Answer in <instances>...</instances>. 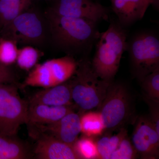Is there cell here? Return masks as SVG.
I'll return each mask as SVG.
<instances>
[{"label":"cell","mask_w":159,"mask_h":159,"mask_svg":"<svg viewBox=\"0 0 159 159\" xmlns=\"http://www.w3.org/2000/svg\"><path fill=\"white\" fill-rule=\"evenodd\" d=\"M52 37L57 45L70 52L90 51L100 33L97 23L86 19L48 13Z\"/></svg>","instance_id":"obj_1"},{"label":"cell","mask_w":159,"mask_h":159,"mask_svg":"<svg viewBox=\"0 0 159 159\" xmlns=\"http://www.w3.org/2000/svg\"><path fill=\"white\" fill-rule=\"evenodd\" d=\"M126 32L119 22H111L99 34L92 68L100 79L111 82L119 70L122 54L127 50Z\"/></svg>","instance_id":"obj_2"},{"label":"cell","mask_w":159,"mask_h":159,"mask_svg":"<svg viewBox=\"0 0 159 159\" xmlns=\"http://www.w3.org/2000/svg\"><path fill=\"white\" fill-rule=\"evenodd\" d=\"M75 77L70 80L72 100L82 111L99 108L105 98L110 82L100 79L91 61L84 58L78 62Z\"/></svg>","instance_id":"obj_3"},{"label":"cell","mask_w":159,"mask_h":159,"mask_svg":"<svg viewBox=\"0 0 159 159\" xmlns=\"http://www.w3.org/2000/svg\"><path fill=\"white\" fill-rule=\"evenodd\" d=\"M131 66L139 81L159 68V39L152 32L144 31L127 43Z\"/></svg>","instance_id":"obj_4"},{"label":"cell","mask_w":159,"mask_h":159,"mask_svg":"<svg viewBox=\"0 0 159 159\" xmlns=\"http://www.w3.org/2000/svg\"><path fill=\"white\" fill-rule=\"evenodd\" d=\"M132 98L124 84L111 81L99 107L105 129L122 128L132 111Z\"/></svg>","instance_id":"obj_5"},{"label":"cell","mask_w":159,"mask_h":159,"mask_svg":"<svg viewBox=\"0 0 159 159\" xmlns=\"http://www.w3.org/2000/svg\"><path fill=\"white\" fill-rule=\"evenodd\" d=\"M29 108L15 84L0 85V133L16 136L20 126L29 122Z\"/></svg>","instance_id":"obj_6"},{"label":"cell","mask_w":159,"mask_h":159,"mask_svg":"<svg viewBox=\"0 0 159 159\" xmlns=\"http://www.w3.org/2000/svg\"><path fill=\"white\" fill-rule=\"evenodd\" d=\"M77 66L78 62L70 55L49 60L33 68L24 85L43 89L59 85L74 76Z\"/></svg>","instance_id":"obj_7"},{"label":"cell","mask_w":159,"mask_h":159,"mask_svg":"<svg viewBox=\"0 0 159 159\" xmlns=\"http://www.w3.org/2000/svg\"><path fill=\"white\" fill-rule=\"evenodd\" d=\"M31 7L6 27L9 30L10 39L16 43L36 45L42 42L44 39L45 27L39 13Z\"/></svg>","instance_id":"obj_8"},{"label":"cell","mask_w":159,"mask_h":159,"mask_svg":"<svg viewBox=\"0 0 159 159\" xmlns=\"http://www.w3.org/2000/svg\"><path fill=\"white\" fill-rule=\"evenodd\" d=\"M50 11L58 15L86 19L97 23L108 18V10L93 0H54Z\"/></svg>","instance_id":"obj_9"},{"label":"cell","mask_w":159,"mask_h":159,"mask_svg":"<svg viewBox=\"0 0 159 159\" xmlns=\"http://www.w3.org/2000/svg\"><path fill=\"white\" fill-rule=\"evenodd\" d=\"M131 142L141 158H158L159 134L149 117L142 116L138 119L133 132Z\"/></svg>","instance_id":"obj_10"},{"label":"cell","mask_w":159,"mask_h":159,"mask_svg":"<svg viewBox=\"0 0 159 159\" xmlns=\"http://www.w3.org/2000/svg\"><path fill=\"white\" fill-rule=\"evenodd\" d=\"M37 141L32 152L34 158L81 159L74 148L52 136L37 131Z\"/></svg>","instance_id":"obj_11"},{"label":"cell","mask_w":159,"mask_h":159,"mask_svg":"<svg viewBox=\"0 0 159 159\" xmlns=\"http://www.w3.org/2000/svg\"><path fill=\"white\" fill-rule=\"evenodd\" d=\"M34 126L37 128L38 131L74 145L81 133L80 116L73 111L53 124Z\"/></svg>","instance_id":"obj_12"},{"label":"cell","mask_w":159,"mask_h":159,"mask_svg":"<svg viewBox=\"0 0 159 159\" xmlns=\"http://www.w3.org/2000/svg\"><path fill=\"white\" fill-rule=\"evenodd\" d=\"M72 91L70 80L59 85L44 89L32 96L29 105L41 104L61 106L72 105Z\"/></svg>","instance_id":"obj_13"},{"label":"cell","mask_w":159,"mask_h":159,"mask_svg":"<svg viewBox=\"0 0 159 159\" xmlns=\"http://www.w3.org/2000/svg\"><path fill=\"white\" fill-rule=\"evenodd\" d=\"M72 105L54 106L37 104L29 105L27 124L32 126L53 124L73 111Z\"/></svg>","instance_id":"obj_14"},{"label":"cell","mask_w":159,"mask_h":159,"mask_svg":"<svg viewBox=\"0 0 159 159\" xmlns=\"http://www.w3.org/2000/svg\"><path fill=\"white\" fill-rule=\"evenodd\" d=\"M112 9L116 15L119 23L128 26L141 19L148 6L143 0H111Z\"/></svg>","instance_id":"obj_15"},{"label":"cell","mask_w":159,"mask_h":159,"mask_svg":"<svg viewBox=\"0 0 159 159\" xmlns=\"http://www.w3.org/2000/svg\"><path fill=\"white\" fill-rule=\"evenodd\" d=\"M16 136L0 133V159H26L32 157L29 147Z\"/></svg>","instance_id":"obj_16"},{"label":"cell","mask_w":159,"mask_h":159,"mask_svg":"<svg viewBox=\"0 0 159 159\" xmlns=\"http://www.w3.org/2000/svg\"><path fill=\"white\" fill-rule=\"evenodd\" d=\"M33 0H0V22L5 27L31 7Z\"/></svg>","instance_id":"obj_17"},{"label":"cell","mask_w":159,"mask_h":159,"mask_svg":"<svg viewBox=\"0 0 159 159\" xmlns=\"http://www.w3.org/2000/svg\"><path fill=\"white\" fill-rule=\"evenodd\" d=\"M81 133L86 136H97L105 129L99 112H88L80 116Z\"/></svg>","instance_id":"obj_18"},{"label":"cell","mask_w":159,"mask_h":159,"mask_svg":"<svg viewBox=\"0 0 159 159\" xmlns=\"http://www.w3.org/2000/svg\"><path fill=\"white\" fill-rule=\"evenodd\" d=\"M39 51L31 46L19 49L16 62L20 68L29 70L37 65L40 57Z\"/></svg>","instance_id":"obj_19"},{"label":"cell","mask_w":159,"mask_h":159,"mask_svg":"<svg viewBox=\"0 0 159 159\" xmlns=\"http://www.w3.org/2000/svg\"><path fill=\"white\" fill-rule=\"evenodd\" d=\"M140 82L144 97L159 102V68L146 75Z\"/></svg>","instance_id":"obj_20"},{"label":"cell","mask_w":159,"mask_h":159,"mask_svg":"<svg viewBox=\"0 0 159 159\" xmlns=\"http://www.w3.org/2000/svg\"><path fill=\"white\" fill-rule=\"evenodd\" d=\"M74 146L80 158L98 159L96 142L89 137H83L77 139Z\"/></svg>","instance_id":"obj_21"},{"label":"cell","mask_w":159,"mask_h":159,"mask_svg":"<svg viewBox=\"0 0 159 159\" xmlns=\"http://www.w3.org/2000/svg\"><path fill=\"white\" fill-rule=\"evenodd\" d=\"M17 43L11 39H4L0 43V62L8 66L16 62L18 49Z\"/></svg>","instance_id":"obj_22"},{"label":"cell","mask_w":159,"mask_h":159,"mask_svg":"<svg viewBox=\"0 0 159 159\" xmlns=\"http://www.w3.org/2000/svg\"><path fill=\"white\" fill-rule=\"evenodd\" d=\"M136 151L127 134L120 142L118 148L111 154L110 159H133L136 158Z\"/></svg>","instance_id":"obj_23"},{"label":"cell","mask_w":159,"mask_h":159,"mask_svg":"<svg viewBox=\"0 0 159 159\" xmlns=\"http://www.w3.org/2000/svg\"><path fill=\"white\" fill-rule=\"evenodd\" d=\"M149 108L150 121L157 133L159 134V102H155L147 97H143Z\"/></svg>","instance_id":"obj_24"},{"label":"cell","mask_w":159,"mask_h":159,"mask_svg":"<svg viewBox=\"0 0 159 159\" xmlns=\"http://www.w3.org/2000/svg\"><path fill=\"white\" fill-rule=\"evenodd\" d=\"M96 143L98 159H110L112 152L109 142V136L102 137Z\"/></svg>","instance_id":"obj_25"},{"label":"cell","mask_w":159,"mask_h":159,"mask_svg":"<svg viewBox=\"0 0 159 159\" xmlns=\"http://www.w3.org/2000/svg\"><path fill=\"white\" fill-rule=\"evenodd\" d=\"M15 76L7 66L0 62V85L4 84H15Z\"/></svg>","instance_id":"obj_26"},{"label":"cell","mask_w":159,"mask_h":159,"mask_svg":"<svg viewBox=\"0 0 159 159\" xmlns=\"http://www.w3.org/2000/svg\"><path fill=\"white\" fill-rule=\"evenodd\" d=\"M143 1L148 6L151 5L155 7H158L159 0H143Z\"/></svg>","instance_id":"obj_27"}]
</instances>
